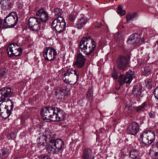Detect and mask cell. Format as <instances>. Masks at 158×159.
<instances>
[{"instance_id":"1","label":"cell","mask_w":158,"mask_h":159,"mask_svg":"<svg viewBox=\"0 0 158 159\" xmlns=\"http://www.w3.org/2000/svg\"><path fill=\"white\" fill-rule=\"evenodd\" d=\"M41 117L46 122L60 121L65 119L66 115L63 110L55 107H45L41 109Z\"/></svg>"},{"instance_id":"2","label":"cell","mask_w":158,"mask_h":159,"mask_svg":"<svg viewBox=\"0 0 158 159\" xmlns=\"http://www.w3.org/2000/svg\"><path fill=\"white\" fill-rule=\"evenodd\" d=\"M64 142L61 139H52L45 146V149L49 154L56 155L64 149Z\"/></svg>"},{"instance_id":"3","label":"cell","mask_w":158,"mask_h":159,"mask_svg":"<svg viewBox=\"0 0 158 159\" xmlns=\"http://www.w3.org/2000/svg\"><path fill=\"white\" fill-rule=\"evenodd\" d=\"M14 102L10 99H7L0 104V116L3 119L8 118L12 114L14 108Z\"/></svg>"},{"instance_id":"4","label":"cell","mask_w":158,"mask_h":159,"mask_svg":"<svg viewBox=\"0 0 158 159\" xmlns=\"http://www.w3.org/2000/svg\"><path fill=\"white\" fill-rule=\"evenodd\" d=\"M95 47L94 41L90 37H84L80 43V49L86 55H89L92 53Z\"/></svg>"},{"instance_id":"5","label":"cell","mask_w":158,"mask_h":159,"mask_svg":"<svg viewBox=\"0 0 158 159\" xmlns=\"http://www.w3.org/2000/svg\"><path fill=\"white\" fill-rule=\"evenodd\" d=\"M78 73L75 70L70 69L63 75V80L65 83L69 85H74L78 81Z\"/></svg>"},{"instance_id":"6","label":"cell","mask_w":158,"mask_h":159,"mask_svg":"<svg viewBox=\"0 0 158 159\" xmlns=\"http://www.w3.org/2000/svg\"><path fill=\"white\" fill-rule=\"evenodd\" d=\"M22 51L21 47L15 43L10 44L6 48L7 56L9 57H19L22 54Z\"/></svg>"},{"instance_id":"7","label":"cell","mask_w":158,"mask_h":159,"mask_svg":"<svg viewBox=\"0 0 158 159\" xmlns=\"http://www.w3.org/2000/svg\"><path fill=\"white\" fill-rule=\"evenodd\" d=\"M18 20V17L16 13L15 12H12L5 19L3 27L5 28L14 27L16 25Z\"/></svg>"},{"instance_id":"8","label":"cell","mask_w":158,"mask_h":159,"mask_svg":"<svg viewBox=\"0 0 158 159\" xmlns=\"http://www.w3.org/2000/svg\"><path fill=\"white\" fill-rule=\"evenodd\" d=\"M156 136V134L153 131H146L142 134L141 139L144 144L149 145L155 142Z\"/></svg>"},{"instance_id":"9","label":"cell","mask_w":158,"mask_h":159,"mask_svg":"<svg viewBox=\"0 0 158 159\" xmlns=\"http://www.w3.org/2000/svg\"><path fill=\"white\" fill-rule=\"evenodd\" d=\"M66 23L65 20L62 17H58L52 23V27L53 29L58 33H61L64 31L66 29Z\"/></svg>"},{"instance_id":"10","label":"cell","mask_w":158,"mask_h":159,"mask_svg":"<svg viewBox=\"0 0 158 159\" xmlns=\"http://www.w3.org/2000/svg\"><path fill=\"white\" fill-rule=\"evenodd\" d=\"M52 133L50 131H46L41 134L37 139V143L40 146H45L47 143L53 139Z\"/></svg>"},{"instance_id":"11","label":"cell","mask_w":158,"mask_h":159,"mask_svg":"<svg viewBox=\"0 0 158 159\" xmlns=\"http://www.w3.org/2000/svg\"><path fill=\"white\" fill-rule=\"evenodd\" d=\"M43 55L45 60L52 61L55 59L57 52L53 48L46 47L44 50Z\"/></svg>"},{"instance_id":"12","label":"cell","mask_w":158,"mask_h":159,"mask_svg":"<svg viewBox=\"0 0 158 159\" xmlns=\"http://www.w3.org/2000/svg\"><path fill=\"white\" fill-rule=\"evenodd\" d=\"M14 89L10 87H5L0 89V102L5 100L7 97L13 94Z\"/></svg>"},{"instance_id":"13","label":"cell","mask_w":158,"mask_h":159,"mask_svg":"<svg viewBox=\"0 0 158 159\" xmlns=\"http://www.w3.org/2000/svg\"><path fill=\"white\" fill-rule=\"evenodd\" d=\"M140 125L136 122H132L127 128V133L131 135H136L140 131Z\"/></svg>"},{"instance_id":"14","label":"cell","mask_w":158,"mask_h":159,"mask_svg":"<svg viewBox=\"0 0 158 159\" xmlns=\"http://www.w3.org/2000/svg\"><path fill=\"white\" fill-rule=\"evenodd\" d=\"M117 66L119 69L124 70L127 68L129 65V60L127 57L120 56L117 59Z\"/></svg>"},{"instance_id":"15","label":"cell","mask_w":158,"mask_h":159,"mask_svg":"<svg viewBox=\"0 0 158 159\" xmlns=\"http://www.w3.org/2000/svg\"><path fill=\"white\" fill-rule=\"evenodd\" d=\"M28 25L29 28L34 31H38L41 28V23L38 19L31 17L29 19Z\"/></svg>"},{"instance_id":"16","label":"cell","mask_w":158,"mask_h":159,"mask_svg":"<svg viewBox=\"0 0 158 159\" xmlns=\"http://www.w3.org/2000/svg\"><path fill=\"white\" fill-rule=\"evenodd\" d=\"M36 16L38 20L42 22H46L48 19V15L47 12L43 8L40 9L36 13Z\"/></svg>"},{"instance_id":"17","label":"cell","mask_w":158,"mask_h":159,"mask_svg":"<svg viewBox=\"0 0 158 159\" xmlns=\"http://www.w3.org/2000/svg\"><path fill=\"white\" fill-rule=\"evenodd\" d=\"M140 36L137 34H133L128 38L127 43L131 45H135L140 42Z\"/></svg>"},{"instance_id":"18","label":"cell","mask_w":158,"mask_h":159,"mask_svg":"<svg viewBox=\"0 0 158 159\" xmlns=\"http://www.w3.org/2000/svg\"><path fill=\"white\" fill-rule=\"evenodd\" d=\"M149 156L153 159H158V143L157 142L155 145L153 146L149 151Z\"/></svg>"},{"instance_id":"19","label":"cell","mask_w":158,"mask_h":159,"mask_svg":"<svg viewBox=\"0 0 158 159\" xmlns=\"http://www.w3.org/2000/svg\"><path fill=\"white\" fill-rule=\"evenodd\" d=\"M85 57L81 54H79L77 56L76 61V65L79 68H81L84 66L85 62Z\"/></svg>"},{"instance_id":"20","label":"cell","mask_w":158,"mask_h":159,"mask_svg":"<svg viewBox=\"0 0 158 159\" xmlns=\"http://www.w3.org/2000/svg\"><path fill=\"white\" fill-rule=\"evenodd\" d=\"M134 77V73L131 70L129 71L125 75H123L124 83L130 84Z\"/></svg>"},{"instance_id":"21","label":"cell","mask_w":158,"mask_h":159,"mask_svg":"<svg viewBox=\"0 0 158 159\" xmlns=\"http://www.w3.org/2000/svg\"><path fill=\"white\" fill-rule=\"evenodd\" d=\"M94 155L92 149L90 148L84 149L83 154V159H94Z\"/></svg>"},{"instance_id":"22","label":"cell","mask_w":158,"mask_h":159,"mask_svg":"<svg viewBox=\"0 0 158 159\" xmlns=\"http://www.w3.org/2000/svg\"><path fill=\"white\" fill-rule=\"evenodd\" d=\"M142 92V87L141 84H137L134 86L132 93L135 97H138L141 95Z\"/></svg>"},{"instance_id":"23","label":"cell","mask_w":158,"mask_h":159,"mask_svg":"<svg viewBox=\"0 0 158 159\" xmlns=\"http://www.w3.org/2000/svg\"><path fill=\"white\" fill-rule=\"evenodd\" d=\"M10 151L8 148H4L0 149V159H4L7 157L9 155Z\"/></svg>"},{"instance_id":"24","label":"cell","mask_w":158,"mask_h":159,"mask_svg":"<svg viewBox=\"0 0 158 159\" xmlns=\"http://www.w3.org/2000/svg\"><path fill=\"white\" fill-rule=\"evenodd\" d=\"M139 153L138 150L132 149L130 152V157L132 159H139Z\"/></svg>"},{"instance_id":"25","label":"cell","mask_w":158,"mask_h":159,"mask_svg":"<svg viewBox=\"0 0 158 159\" xmlns=\"http://www.w3.org/2000/svg\"><path fill=\"white\" fill-rule=\"evenodd\" d=\"M8 74V70L6 67L0 68V78H5Z\"/></svg>"},{"instance_id":"26","label":"cell","mask_w":158,"mask_h":159,"mask_svg":"<svg viewBox=\"0 0 158 159\" xmlns=\"http://www.w3.org/2000/svg\"><path fill=\"white\" fill-rule=\"evenodd\" d=\"M65 92V90H57L55 91L56 96L58 98H63V97H65L66 95L67 94V93H64Z\"/></svg>"},{"instance_id":"27","label":"cell","mask_w":158,"mask_h":159,"mask_svg":"<svg viewBox=\"0 0 158 159\" xmlns=\"http://www.w3.org/2000/svg\"><path fill=\"white\" fill-rule=\"evenodd\" d=\"M7 0H2L1 2V4L2 5V8L3 10H6V9H7L8 8V7H9V5L10 3H8V2L7 4H6L7 2Z\"/></svg>"},{"instance_id":"28","label":"cell","mask_w":158,"mask_h":159,"mask_svg":"<svg viewBox=\"0 0 158 159\" xmlns=\"http://www.w3.org/2000/svg\"><path fill=\"white\" fill-rule=\"evenodd\" d=\"M7 138L10 140H13L16 138V133H11L7 135Z\"/></svg>"},{"instance_id":"29","label":"cell","mask_w":158,"mask_h":159,"mask_svg":"<svg viewBox=\"0 0 158 159\" xmlns=\"http://www.w3.org/2000/svg\"><path fill=\"white\" fill-rule=\"evenodd\" d=\"M54 13L56 16H58V17H59L60 15L62 14V11L59 8H56L54 10Z\"/></svg>"},{"instance_id":"30","label":"cell","mask_w":158,"mask_h":159,"mask_svg":"<svg viewBox=\"0 0 158 159\" xmlns=\"http://www.w3.org/2000/svg\"><path fill=\"white\" fill-rule=\"evenodd\" d=\"M39 159H52L49 156L47 155H42L39 157Z\"/></svg>"},{"instance_id":"31","label":"cell","mask_w":158,"mask_h":159,"mask_svg":"<svg viewBox=\"0 0 158 159\" xmlns=\"http://www.w3.org/2000/svg\"><path fill=\"white\" fill-rule=\"evenodd\" d=\"M146 85L147 88H150V89L152 88V83H151L150 80H147L146 82Z\"/></svg>"},{"instance_id":"32","label":"cell","mask_w":158,"mask_h":159,"mask_svg":"<svg viewBox=\"0 0 158 159\" xmlns=\"http://www.w3.org/2000/svg\"><path fill=\"white\" fill-rule=\"evenodd\" d=\"M158 88L157 87V88L155 89L154 92V96H155V97H156V99H157V100L158 99Z\"/></svg>"},{"instance_id":"33","label":"cell","mask_w":158,"mask_h":159,"mask_svg":"<svg viewBox=\"0 0 158 159\" xmlns=\"http://www.w3.org/2000/svg\"></svg>"}]
</instances>
